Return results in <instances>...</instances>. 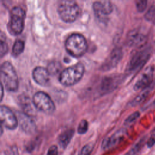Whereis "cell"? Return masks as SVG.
<instances>
[{"mask_svg": "<svg viewBox=\"0 0 155 155\" xmlns=\"http://www.w3.org/2000/svg\"><path fill=\"white\" fill-rule=\"evenodd\" d=\"M93 9L96 18L101 22L105 21L107 16L113 11V5L110 1H95L93 4Z\"/></svg>", "mask_w": 155, "mask_h": 155, "instance_id": "obj_10", "label": "cell"}, {"mask_svg": "<svg viewBox=\"0 0 155 155\" xmlns=\"http://www.w3.org/2000/svg\"><path fill=\"white\" fill-rule=\"evenodd\" d=\"M151 52L150 48L144 47L140 48L133 53L128 64L127 71L132 72L137 70L143 66L150 57Z\"/></svg>", "mask_w": 155, "mask_h": 155, "instance_id": "obj_7", "label": "cell"}, {"mask_svg": "<svg viewBox=\"0 0 155 155\" xmlns=\"http://www.w3.org/2000/svg\"><path fill=\"white\" fill-rule=\"evenodd\" d=\"M3 89H4V86L2 85V84H1V101L2 99V97H3Z\"/></svg>", "mask_w": 155, "mask_h": 155, "instance_id": "obj_30", "label": "cell"}, {"mask_svg": "<svg viewBox=\"0 0 155 155\" xmlns=\"http://www.w3.org/2000/svg\"><path fill=\"white\" fill-rule=\"evenodd\" d=\"M147 41V35L140 32L137 29L130 31L126 38V43L130 47H143Z\"/></svg>", "mask_w": 155, "mask_h": 155, "instance_id": "obj_14", "label": "cell"}, {"mask_svg": "<svg viewBox=\"0 0 155 155\" xmlns=\"http://www.w3.org/2000/svg\"><path fill=\"white\" fill-rule=\"evenodd\" d=\"M123 76L120 74H111L103 78L99 85L100 95H104L114 90L121 83Z\"/></svg>", "mask_w": 155, "mask_h": 155, "instance_id": "obj_8", "label": "cell"}, {"mask_svg": "<svg viewBox=\"0 0 155 155\" xmlns=\"http://www.w3.org/2000/svg\"><path fill=\"white\" fill-rule=\"evenodd\" d=\"M154 71V68L152 65L147 67L134 84V90L136 91L143 90L151 85Z\"/></svg>", "mask_w": 155, "mask_h": 155, "instance_id": "obj_12", "label": "cell"}, {"mask_svg": "<svg viewBox=\"0 0 155 155\" xmlns=\"http://www.w3.org/2000/svg\"><path fill=\"white\" fill-rule=\"evenodd\" d=\"M0 120L1 125L8 130H15L18 125L17 117L7 107L1 105L0 108Z\"/></svg>", "mask_w": 155, "mask_h": 155, "instance_id": "obj_9", "label": "cell"}, {"mask_svg": "<svg viewBox=\"0 0 155 155\" xmlns=\"http://www.w3.org/2000/svg\"><path fill=\"white\" fill-rule=\"evenodd\" d=\"M24 50V42L21 39H17L13 44L12 53L13 56H18L21 54Z\"/></svg>", "mask_w": 155, "mask_h": 155, "instance_id": "obj_20", "label": "cell"}, {"mask_svg": "<svg viewBox=\"0 0 155 155\" xmlns=\"http://www.w3.org/2000/svg\"><path fill=\"white\" fill-rule=\"evenodd\" d=\"M140 116V113L138 111H136L131 114H130L125 120V124L130 125L135 122Z\"/></svg>", "mask_w": 155, "mask_h": 155, "instance_id": "obj_25", "label": "cell"}, {"mask_svg": "<svg viewBox=\"0 0 155 155\" xmlns=\"http://www.w3.org/2000/svg\"><path fill=\"white\" fill-rule=\"evenodd\" d=\"M8 50V44L5 41V39H3L2 36L1 35V39H0V54L1 58H2Z\"/></svg>", "mask_w": 155, "mask_h": 155, "instance_id": "obj_24", "label": "cell"}, {"mask_svg": "<svg viewBox=\"0 0 155 155\" xmlns=\"http://www.w3.org/2000/svg\"><path fill=\"white\" fill-rule=\"evenodd\" d=\"M93 149V146L92 144L91 143L87 144L82 147V148L80 151L79 155H90Z\"/></svg>", "mask_w": 155, "mask_h": 155, "instance_id": "obj_27", "label": "cell"}, {"mask_svg": "<svg viewBox=\"0 0 155 155\" xmlns=\"http://www.w3.org/2000/svg\"><path fill=\"white\" fill-rule=\"evenodd\" d=\"M17 118L18 124H19V126L24 132L28 134H32L35 133L36 125L31 116L24 113L19 112L18 113Z\"/></svg>", "mask_w": 155, "mask_h": 155, "instance_id": "obj_13", "label": "cell"}, {"mask_svg": "<svg viewBox=\"0 0 155 155\" xmlns=\"http://www.w3.org/2000/svg\"><path fill=\"white\" fill-rule=\"evenodd\" d=\"M155 144V134H153L149 138L147 142V146L150 148Z\"/></svg>", "mask_w": 155, "mask_h": 155, "instance_id": "obj_29", "label": "cell"}, {"mask_svg": "<svg viewBox=\"0 0 155 155\" xmlns=\"http://www.w3.org/2000/svg\"><path fill=\"white\" fill-rule=\"evenodd\" d=\"M124 155H130V153H126V154H124Z\"/></svg>", "mask_w": 155, "mask_h": 155, "instance_id": "obj_31", "label": "cell"}, {"mask_svg": "<svg viewBox=\"0 0 155 155\" xmlns=\"http://www.w3.org/2000/svg\"><path fill=\"white\" fill-rule=\"evenodd\" d=\"M25 12L18 6L14 7L10 11L9 29L10 32L15 35L21 34L24 27Z\"/></svg>", "mask_w": 155, "mask_h": 155, "instance_id": "obj_5", "label": "cell"}, {"mask_svg": "<svg viewBox=\"0 0 155 155\" xmlns=\"http://www.w3.org/2000/svg\"><path fill=\"white\" fill-rule=\"evenodd\" d=\"M122 54V51L120 48H114L102 64L100 70L102 71H107L115 67L121 60Z\"/></svg>", "mask_w": 155, "mask_h": 155, "instance_id": "obj_11", "label": "cell"}, {"mask_svg": "<svg viewBox=\"0 0 155 155\" xmlns=\"http://www.w3.org/2000/svg\"><path fill=\"white\" fill-rule=\"evenodd\" d=\"M1 84L8 91H15L19 86V80L15 68L13 65L5 61L1 65Z\"/></svg>", "mask_w": 155, "mask_h": 155, "instance_id": "obj_3", "label": "cell"}, {"mask_svg": "<svg viewBox=\"0 0 155 155\" xmlns=\"http://www.w3.org/2000/svg\"><path fill=\"white\" fill-rule=\"evenodd\" d=\"M67 53L71 56L79 58L83 56L87 50V42L85 37L79 33L70 35L65 43Z\"/></svg>", "mask_w": 155, "mask_h": 155, "instance_id": "obj_1", "label": "cell"}, {"mask_svg": "<svg viewBox=\"0 0 155 155\" xmlns=\"http://www.w3.org/2000/svg\"><path fill=\"white\" fill-rule=\"evenodd\" d=\"M74 133V129H68L62 133L58 138V143L62 148H65L69 144Z\"/></svg>", "mask_w": 155, "mask_h": 155, "instance_id": "obj_18", "label": "cell"}, {"mask_svg": "<svg viewBox=\"0 0 155 155\" xmlns=\"http://www.w3.org/2000/svg\"><path fill=\"white\" fill-rule=\"evenodd\" d=\"M126 134V131L124 129H120L116 131L111 136L105 138L102 143V147L104 150L110 149L117 145L124 138Z\"/></svg>", "mask_w": 155, "mask_h": 155, "instance_id": "obj_16", "label": "cell"}, {"mask_svg": "<svg viewBox=\"0 0 155 155\" xmlns=\"http://www.w3.org/2000/svg\"><path fill=\"white\" fill-rule=\"evenodd\" d=\"M32 76L33 80L39 85L45 87L50 84V73L45 68L36 67L33 71Z\"/></svg>", "mask_w": 155, "mask_h": 155, "instance_id": "obj_15", "label": "cell"}, {"mask_svg": "<svg viewBox=\"0 0 155 155\" xmlns=\"http://www.w3.org/2000/svg\"><path fill=\"white\" fill-rule=\"evenodd\" d=\"M19 103L24 113L31 116L35 113V107L33 101L25 95L20 96L18 97Z\"/></svg>", "mask_w": 155, "mask_h": 155, "instance_id": "obj_17", "label": "cell"}, {"mask_svg": "<svg viewBox=\"0 0 155 155\" xmlns=\"http://www.w3.org/2000/svg\"><path fill=\"white\" fill-rule=\"evenodd\" d=\"M61 68V65L58 62H51L48 65L47 70L50 73V74H56L58 73Z\"/></svg>", "mask_w": 155, "mask_h": 155, "instance_id": "obj_22", "label": "cell"}, {"mask_svg": "<svg viewBox=\"0 0 155 155\" xmlns=\"http://www.w3.org/2000/svg\"><path fill=\"white\" fill-rule=\"evenodd\" d=\"M153 105L155 106V99H154V101H153Z\"/></svg>", "mask_w": 155, "mask_h": 155, "instance_id": "obj_32", "label": "cell"}, {"mask_svg": "<svg viewBox=\"0 0 155 155\" xmlns=\"http://www.w3.org/2000/svg\"><path fill=\"white\" fill-rule=\"evenodd\" d=\"M57 10L60 18L66 23L73 22L80 14V8L74 1H59Z\"/></svg>", "mask_w": 155, "mask_h": 155, "instance_id": "obj_4", "label": "cell"}, {"mask_svg": "<svg viewBox=\"0 0 155 155\" xmlns=\"http://www.w3.org/2000/svg\"><path fill=\"white\" fill-rule=\"evenodd\" d=\"M145 19L153 24H155V4H153L145 14Z\"/></svg>", "mask_w": 155, "mask_h": 155, "instance_id": "obj_21", "label": "cell"}, {"mask_svg": "<svg viewBox=\"0 0 155 155\" xmlns=\"http://www.w3.org/2000/svg\"><path fill=\"white\" fill-rule=\"evenodd\" d=\"M36 110L45 114H51L55 109L54 104L51 98L45 92H36L32 99Z\"/></svg>", "mask_w": 155, "mask_h": 155, "instance_id": "obj_6", "label": "cell"}, {"mask_svg": "<svg viewBox=\"0 0 155 155\" xmlns=\"http://www.w3.org/2000/svg\"><path fill=\"white\" fill-rule=\"evenodd\" d=\"M47 155H58V147L57 146L53 145H51L48 150Z\"/></svg>", "mask_w": 155, "mask_h": 155, "instance_id": "obj_28", "label": "cell"}, {"mask_svg": "<svg viewBox=\"0 0 155 155\" xmlns=\"http://www.w3.org/2000/svg\"><path fill=\"white\" fill-rule=\"evenodd\" d=\"M151 90H152L151 85H150L149 87L143 89L142 91L131 101L130 105L132 107H134V106L140 104L143 101H144L147 99L148 96L150 94Z\"/></svg>", "mask_w": 155, "mask_h": 155, "instance_id": "obj_19", "label": "cell"}, {"mask_svg": "<svg viewBox=\"0 0 155 155\" xmlns=\"http://www.w3.org/2000/svg\"><path fill=\"white\" fill-rule=\"evenodd\" d=\"M88 129V123L85 119H82L79 122L78 127V133L80 134H85Z\"/></svg>", "mask_w": 155, "mask_h": 155, "instance_id": "obj_23", "label": "cell"}, {"mask_svg": "<svg viewBox=\"0 0 155 155\" xmlns=\"http://www.w3.org/2000/svg\"><path fill=\"white\" fill-rule=\"evenodd\" d=\"M147 1L138 0L136 1V7L139 12H143L147 7Z\"/></svg>", "mask_w": 155, "mask_h": 155, "instance_id": "obj_26", "label": "cell"}, {"mask_svg": "<svg viewBox=\"0 0 155 155\" xmlns=\"http://www.w3.org/2000/svg\"><path fill=\"white\" fill-rule=\"evenodd\" d=\"M84 71V65L82 63H77L64 69L59 74V81L63 85L72 86L82 79Z\"/></svg>", "mask_w": 155, "mask_h": 155, "instance_id": "obj_2", "label": "cell"}]
</instances>
